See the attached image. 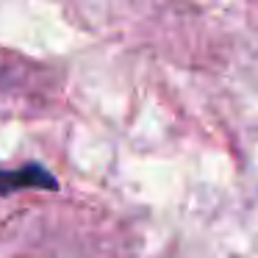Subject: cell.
<instances>
[{
  "label": "cell",
  "instance_id": "obj_1",
  "mask_svg": "<svg viewBox=\"0 0 258 258\" xmlns=\"http://www.w3.org/2000/svg\"><path fill=\"white\" fill-rule=\"evenodd\" d=\"M56 180L39 164H28L23 169H0V195H12L17 189H56Z\"/></svg>",
  "mask_w": 258,
  "mask_h": 258
}]
</instances>
